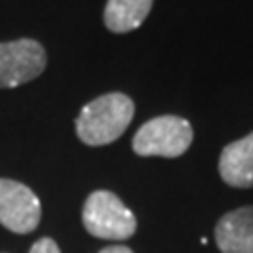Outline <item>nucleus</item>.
Listing matches in <instances>:
<instances>
[{"instance_id": "f257e3e1", "label": "nucleus", "mask_w": 253, "mask_h": 253, "mask_svg": "<svg viewBox=\"0 0 253 253\" xmlns=\"http://www.w3.org/2000/svg\"><path fill=\"white\" fill-rule=\"evenodd\" d=\"M135 116V104L125 93H106L89 101L76 118V133L86 146L116 141Z\"/></svg>"}, {"instance_id": "f03ea898", "label": "nucleus", "mask_w": 253, "mask_h": 253, "mask_svg": "<svg viewBox=\"0 0 253 253\" xmlns=\"http://www.w3.org/2000/svg\"><path fill=\"white\" fill-rule=\"evenodd\" d=\"M83 224L89 234L104 241H125L137 230V219L131 209L108 190H95L86 196Z\"/></svg>"}, {"instance_id": "7ed1b4c3", "label": "nucleus", "mask_w": 253, "mask_h": 253, "mask_svg": "<svg viewBox=\"0 0 253 253\" xmlns=\"http://www.w3.org/2000/svg\"><path fill=\"white\" fill-rule=\"evenodd\" d=\"M194 131L181 116H156L139 126L133 137V152L139 156L177 158L192 144Z\"/></svg>"}, {"instance_id": "20e7f679", "label": "nucleus", "mask_w": 253, "mask_h": 253, "mask_svg": "<svg viewBox=\"0 0 253 253\" xmlns=\"http://www.w3.org/2000/svg\"><path fill=\"white\" fill-rule=\"evenodd\" d=\"M46 68V51L38 41L0 42V89H13L38 78Z\"/></svg>"}, {"instance_id": "39448f33", "label": "nucleus", "mask_w": 253, "mask_h": 253, "mask_svg": "<svg viewBox=\"0 0 253 253\" xmlns=\"http://www.w3.org/2000/svg\"><path fill=\"white\" fill-rule=\"evenodd\" d=\"M41 201L26 184L0 177V224L11 232L28 234L41 224Z\"/></svg>"}, {"instance_id": "423d86ee", "label": "nucleus", "mask_w": 253, "mask_h": 253, "mask_svg": "<svg viewBox=\"0 0 253 253\" xmlns=\"http://www.w3.org/2000/svg\"><path fill=\"white\" fill-rule=\"evenodd\" d=\"M215 243L221 253H253V207H241L217 221Z\"/></svg>"}, {"instance_id": "0eeeda50", "label": "nucleus", "mask_w": 253, "mask_h": 253, "mask_svg": "<svg viewBox=\"0 0 253 253\" xmlns=\"http://www.w3.org/2000/svg\"><path fill=\"white\" fill-rule=\"evenodd\" d=\"M219 175L232 188H253V133L221 150Z\"/></svg>"}, {"instance_id": "6e6552de", "label": "nucleus", "mask_w": 253, "mask_h": 253, "mask_svg": "<svg viewBox=\"0 0 253 253\" xmlns=\"http://www.w3.org/2000/svg\"><path fill=\"white\" fill-rule=\"evenodd\" d=\"M154 0H108L104 9V23L114 34H126L146 21Z\"/></svg>"}, {"instance_id": "1a4fd4ad", "label": "nucleus", "mask_w": 253, "mask_h": 253, "mask_svg": "<svg viewBox=\"0 0 253 253\" xmlns=\"http://www.w3.org/2000/svg\"><path fill=\"white\" fill-rule=\"evenodd\" d=\"M30 253H61V251H59L57 243H55L53 239H41V241H36L34 245H32Z\"/></svg>"}, {"instance_id": "9d476101", "label": "nucleus", "mask_w": 253, "mask_h": 253, "mask_svg": "<svg viewBox=\"0 0 253 253\" xmlns=\"http://www.w3.org/2000/svg\"><path fill=\"white\" fill-rule=\"evenodd\" d=\"M99 253H133L129 247H121V245H114V247H106L101 249Z\"/></svg>"}]
</instances>
